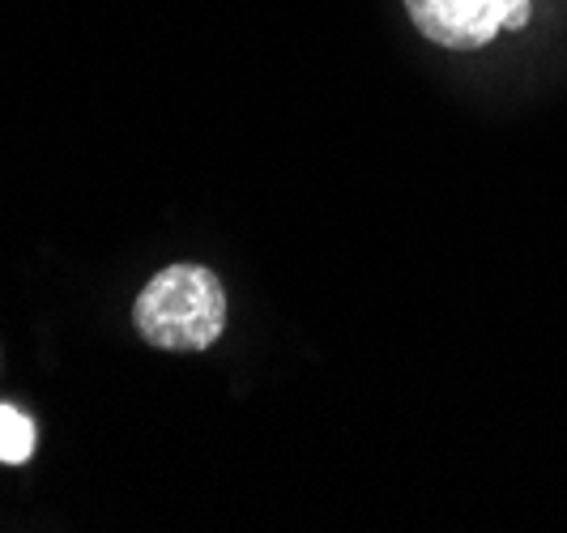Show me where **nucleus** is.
<instances>
[{
    "label": "nucleus",
    "instance_id": "7ed1b4c3",
    "mask_svg": "<svg viewBox=\"0 0 567 533\" xmlns=\"http://www.w3.org/2000/svg\"><path fill=\"white\" fill-rule=\"evenodd\" d=\"M34 452V422L18 406H0V461L22 465Z\"/></svg>",
    "mask_w": 567,
    "mask_h": 533
},
{
    "label": "nucleus",
    "instance_id": "f257e3e1",
    "mask_svg": "<svg viewBox=\"0 0 567 533\" xmlns=\"http://www.w3.org/2000/svg\"><path fill=\"white\" fill-rule=\"evenodd\" d=\"M133 320L158 350H205L227 329V290L205 265H171L142 290Z\"/></svg>",
    "mask_w": 567,
    "mask_h": 533
},
{
    "label": "nucleus",
    "instance_id": "f03ea898",
    "mask_svg": "<svg viewBox=\"0 0 567 533\" xmlns=\"http://www.w3.org/2000/svg\"><path fill=\"white\" fill-rule=\"evenodd\" d=\"M508 0H405L410 22L423 30L431 43L470 52L486 48L504 30Z\"/></svg>",
    "mask_w": 567,
    "mask_h": 533
},
{
    "label": "nucleus",
    "instance_id": "20e7f679",
    "mask_svg": "<svg viewBox=\"0 0 567 533\" xmlns=\"http://www.w3.org/2000/svg\"><path fill=\"white\" fill-rule=\"evenodd\" d=\"M529 27V0H508L504 9V30H525Z\"/></svg>",
    "mask_w": 567,
    "mask_h": 533
}]
</instances>
